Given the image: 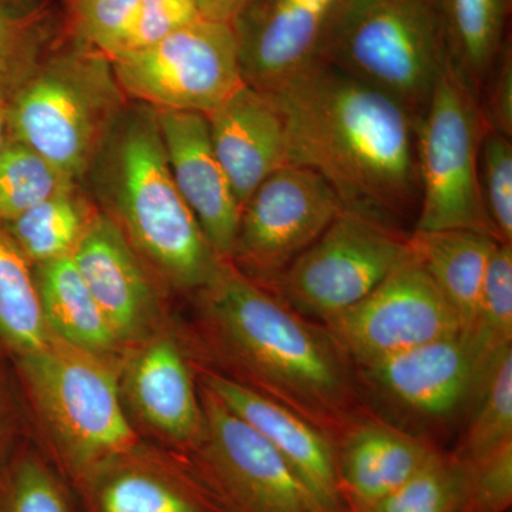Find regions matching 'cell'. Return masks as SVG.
<instances>
[{"label":"cell","instance_id":"7a4b0ae2","mask_svg":"<svg viewBox=\"0 0 512 512\" xmlns=\"http://www.w3.org/2000/svg\"><path fill=\"white\" fill-rule=\"evenodd\" d=\"M198 296L218 373L301 414L336 444L369 413L355 366L328 330L231 262H221Z\"/></svg>","mask_w":512,"mask_h":512},{"label":"cell","instance_id":"277c9868","mask_svg":"<svg viewBox=\"0 0 512 512\" xmlns=\"http://www.w3.org/2000/svg\"><path fill=\"white\" fill-rule=\"evenodd\" d=\"M319 59L389 94L416 123L448 62L433 0H333Z\"/></svg>","mask_w":512,"mask_h":512},{"label":"cell","instance_id":"ba28073f","mask_svg":"<svg viewBox=\"0 0 512 512\" xmlns=\"http://www.w3.org/2000/svg\"><path fill=\"white\" fill-rule=\"evenodd\" d=\"M355 369L365 403L384 410L383 420L420 437L423 430L470 413L493 367L484 365L473 340L460 330Z\"/></svg>","mask_w":512,"mask_h":512},{"label":"cell","instance_id":"8992f818","mask_svg":"<svg viewBox=\"0 0 512 512\" xmlns=\"http://www.w3.org/2000/svg\"><path fill=\"white\" fill-rule=\"evenodd\" d=\"M20 367L57 464L73 485L140 443L109 359L52 333L45 348L20 356Z\"/></svg>","mask_w":512,"mask_h":512},{"label":"cell","instance_id":"7402d4cb","mask_svg":"<svg viewBox=\"0 0 512 512\" xmlns=\"http://www.w3.org/2000/svg\"><path fill=\"white\" fill-rule=\"evenodd\" d=\"M498 242L468 229L413 231L409 247L467 330L476 315L488 264Z\"/></svg>","mask_w":512,"mask_h":512},{"label":"cell","instance_id":"2e32d148","mask_svg":"<svg viewBox=\"0 0 512 512\" xmlns=\"http://www.w3.org/2000/svg\"><path fill=\"white\" fill-rule=\"evenodd\" d=\"M121 397L158 439L185 454L201 439L204 416L190 363L171 336H148L127 360Z\"/></svg>","mask_w":512,"mask_h":512},{"label":"cell","instance_id":"3957f363","mask_svg":"<svg viewBox=\"0 0 512 512\" xmlns=\"http://www.w3.org/2000/svg\"><path fill=\"white\" fill-rule=\"evenodd\" d=\"M87 174L107 215L170 284L200 291L214 278L222 259L174 183L157 110H121Z\"/></svg>","mask_w":512,"mask_h":512},{"label":"cell","instance_id":"74e56055","mask_svg":"<svg viewBox=\"0 0 512 512\" xmlns=\"http://www.w3.org/2000/svg\"><path fill=\"white\" fill-rule=\"evenodd\" d=\"M201 16L217 22H231L248 0H195Z\"/></svg>","mask_w":512,"mask_h":512},{"label":"cell","instance_id":"d590c367","mask_svg":"<svg viewBox=\"0 0 512 512\" xmlns=\"http://www.w3.org/2000/svg\"><path fill=\"white\" fill-rule=\"evenodd\" d=\"M201 18L195 0H140L136 25L121 56L146 49Z\"/></svg>","mask_w":512,"mask_h":512},{"label":"cell","instance_id":"1f68e13d","mask_svg":"<svg viewBox=\"0 0 512 512\" xmlns=\"http://www.w3.org/2000/svg\"><path fill=\"white\" fill-rule=\"evenodd\" d=\"M74 42L114 60L136 25L140 0H66Z\"/></svg>","mask_w":512,"mask_h":512},{"label":"cell","instance_id":"ffe728a7","mask_svg":"<svg viewBox=\"0 0 512 512\" xmlns=\"http://www.w3.org/2000/svg\"><path fill=\"white\" fill-rule=\"evenodd\" d=\"M336 446L340 490L348 512L383 500L441 451L370 412L357 419Z\"/></svg>","mask_w":512,"mask_h":512},{"label":"cell","instance_id":"603a6c76","mask_svg":"<svg viewBox=\"0 0 512 512\" xmlns=\"http://www.w3.org/2000/svg\"><path fill=\"white\" fill-rule=\"evenodd\" d=\"M33 275L43 316L53 335L104 359L119 350V340L72 255L36 265Z\"/></svg>","mask_w":512,"mask_h":512},{"label":"cell","instance_id":"83f0119b","mask_svg":"<svg viewBox=\"0 0 512 512\" xmlns=\"http://www.w3.org/2000/svg\"><path fill=\"white\" fill-rule=\"evenodd\" d=\"M74 188L76 181L33 148L6 138L0 148V225Z\"/></svg>","mask_w":512,"mask_h":512},{"label":"cell","instance_id":"8fae6325","mask_svg":"<svg viewBox=\"0 0 512 512\" xmlns=\"http://www.w3.org/2000/svg\"><path fill=\"white\" fill-rule=\"evenodd\" d=\"M198 390L204 426L184 456L228 512H328L258 431Z\"/></svg>","mask_w":512,"mask_h":512},{"label":"cell","instance_id":"e575fe53","mask_svg":"<svg viewBox=\"0 0 512 512\" xmlns=\"http://www.w3.org/2000/svg\"><path fill=\"white\" fill-rule=\"evenodd\" d=\"M463 512H507L512 504V441L466 463Z\"/></svg>","mask_w":512,"mask_h":512},{"label":"cell","instance_id":"5bb4252c","mask_svg":"<svg viewBox=\"0 0 512 512\" xmlns=\"http://www.w3.org/2000/svg\"><path fill=\"white\" fill-rule=\"evenodd\" d=\"M73 487L83 512H228L184 454L141 441Z\"/></svg>","mask_w":512,"mask_h":512},{"label":"cell","instance_id":"d6986e66","mask_svg":"<svg viewBox=\"0 0 512 512\" xmlns=\"http://www.w3.org/2000/svg\"><path fill=\"white\" fill-rule=\"evenodd\" d=\"M325 16L295 0H248L229 22L244 83L271 92L319 59Z\"/></svg>","mask_w":512,"mask_h":512},{"label":"cell","instance_id":"8d00e7d4","mask_svg":"<svg viewBox=\"0 0 512 512\" xmlns=\"http://www.w3.org/2000/svg\"><path fill=\"white\" fill-rule=\"evenodd\" d=\"M485 128L512 138V49L508 39L478 94Z\"/></svg>","mask_w":512,"mask_h":512},{"label":"cell","instance_id":"484cf974","mask_svg":"<svg viewBox=\"0 0 512 512\" xmlns=\"http://www.w3.org/2000/svg\"><path fill=\"white\" fill-rule=\"evenodd\" d=\"M92 217L74 188L40 202L2 227L23 256L39 265L72 255Z\"/></svg>","mask_w":512,"mask_h":512},{"label":"cell","instance_id":"ac0fdd59","mask_svg":"<svg viewBox=\"0 0 512 512\" xmlns=\"http://www.w3.org/2000/svg\"><path fill=\"white\" fill-rule=\"evenodd\" d=\"M157 114L174 183L215 254L228 261L241 205L215 156L207 116L174 110Z\"/></svg>","mask_w":512,"mask_h":512},{"label":"cell","instance_id":"d4e9b609","mask_svg":"<svg viewBox=\"0 0 512 512\" xmlns=\"http://www.w3.org/2000/svg\"><path fill=\"white\" fill-rule=\"evenodd\" d=\"M29 264L0 225V339L20 356L45 348L52 338Z\"/></svg>","mask_w":512,"mask_h":512},{"label":"cell","instance_id":"9c48e42d","mask_svg":"<svg viewBox=\"0 0 512 512\" xmlns=\"http://www.w3.org/2000/svg\"><path fill=\"white\" fill-rule=\"evenodd\" d=\"M409 249V235L343 211L268 291L323 323L375 291Z\"/></svg>","mask_w":512,"mask_h":512},{"label":"cell","instance_id":"f1b7e54d","mask_svg":"<svg viewBox=\"0 0 512 512\" xmlns=\"http://www.w3.org/2000/svg\"><path fill=\"white\" fill-rule=\"evenodd\" d=\"M454 456L476 461L512 441V348L501 353L470 410Z\"/></svg>","mask_w":512,"mask_h":512},{"label":"cell","instance_id":"f546056e","mask_svg":"<svg viewBox=\"0 0 512 512\" xmlns=\"http://www.w3.org/2000/svg\"><path fill=\"white\" fill-rule=\"evenodd\" d=\"M468 333L478 356L493 367L512 348V244L498 242L485 274L476 315Z\"/></svg>","mask_w":512,"mask_h":512},{"label":"cell","instance_id":"7c38bea8","mask_svg":"<svg viewBox=\"0 0 512 512\" xmlns=\"http://www.w3.org/2000/svg\"><path fill=\"white\" fill-rule=\"evenodd\" d=\"M343 211L338 194L318 173L284 165L242 205L228 262L269 289Z\"/></svg>","mask_w":512,"mask_h":512},{"label":"cell","instance_id":"d6a6232c","mask_svg":"<svg viewBox=\"0 0 512 512\" xmlns=\"http://www.w3.org/2000/svg\"><path fill=\"white\" fill-rule=\"evenodd\" d=\"M0 512H79L66 484L46 460L25 454L0 484Z\"/></svg>","mask_w":512,"mask_h":512},{"label":"cell","instance_id":"4dcf8cb0","mask_svg":"<svg viewBox=\"0 0 512 512\" xmlns=\"http://www.w3.org/2000/svg\"><path fill=\"white\" fill-rule=\"evenodd\" d=\"M466 487V464L440 451L392 494L359 512H463Z\"/></svg>","mask_w":512,"mask_h":512},{"label":"cell","instance_id":"836d02e7","mask_svg":"<svg viewBox=\"0 0 512 512\" xmlns=\"http://www.w3.org/2000/svg\"><path fill=\"white\" fill-rule=\"evenodd\" d=\"M478 190L495 241L512 244L511 138L488 128L478 154Z\"/></svg>","mask_w":512,"mask_h":512},{"label":"cell","instance_id":"52a82bcc","mask_svg":"<svg viewBox=\"0 0 512 512\" xmlns=\"http://www.w3.org/2000/svg\"><path fill=\"white\" fill-rule=\"evenodd\" d=\"M484 131L476 94L447 62L416 123L420 207L413 231L468 229L494 238L478 190Z\"/></svg>","mask_w":512,"mask_h":512},{"label":"cell","instance_id":"f35d334b","mask_svg":"<svg viewBox=\"0 0 512 512\" xmlns=\"http://www.w3.org/2000/svg\"><path fill=\"white\" fill-rule=\"evenodd\" d=\"M6 110H8V101L0 99V148L5 144L8 138V120H6Z\"/></svg>","mask_w":512,"mask_h":512},{"label":"cell","instance_id":"44dd1931","mask_svg":"<svg viewBox=\"0 0 512 512\" xmlns=\"http://www.w3.org/2000/svg\"><path fill=\"white\" fill-rule=\"evenodd\" d=\"M215 156L239 205L286 165L284 121L268 94L244 84L207 114Z\"/></svg>","mask_w":512,"mask_h":512},{"label":"cell","instance_id":"e0dca14e","mask_svg":"<svg viewBox=\"0 0 512 512\" xmlns=\"http://www.w3.org/2000/svg\"><path fill=\"white\" fill-rule=\"evenodd\" d=\"M72 258L120 346L151 336L156 292L140 255L109 215L90 218Z\"/></svg>","mask_w":512,"mask_h":512},{"label":"cell","instance_id":"9a60e30c","mask_svg":"<svg viewBox=\"0 0 512 512\" xmlns=\"http://www.w3.org/2000/svg\"><path fill=\"white\" fill-rule=\"evenodd\" d=\"M200 384L288 461L326 511L348 512L340 490L338 446L332 437L301 414L211 367H201Z\"/></svg>","mask_w":512,"mask_h":512},{"label":"cell","instance_id":"30bf717a","mask_svg":"<svg viewBox=\"0 0 512 512\" xmlns=\"http://www.w3.org/2000/svg\"><path fill=\"white\" fill-rule=\"evenodd\" d=\"M111 66L124 93L158 111L207 116L245 84L231 25L204 18Z\"/></svg>","mask_w":512,"mask_h":512},{"label":"cell","instance_id":"4fadbf2b","mask_svg":"<svg viewBox=\"0 0 512 512\" xmlns=\"http://www.w3.org/2000/svg\"><path fill=\"white\" fill-rule=\"evenodd\" d=\"M320 325L355 367L463 330L457 313L410 249L375 291Z\"/></svg>","mask_w":512,"mask_h":512},{"label":"cell","instance_id":"cb8c5ba5","mask_svg":"<svg viewBox=\"0 0 512 512\" xmlns=\"http://www.w3.org/2000/svg\"><path fill=\"white\" fill-rule=\"evenodd\" d=\"M443 28L448 62L478 99L510 35L511 0H433Z\"/></svg>","mask_w":512,"mask_h":512},{"label":"cell","instance_id":"6da1fadb","mask_svg":"<svg viewBox=\"0 0 512 512\" xmlns=\"http://www.w3.org/2000/svg\"><path fill=\"white\" fill-rule=\"evenodd\" d=\"M264 93L284 121L286 165L318 173L345 211L407 234L420 181L416 119L403 104L322 59Z\"/></svg>","mask_w":512,"mask_h":512},{"label":"cell","instance_id":"4316f807","mask_svg":"<svg viewBox=\"0 0 512 512\" xmlns=\"http://www.w3.org/2000/svg\"><path fill=\"white\" fill-rule=\"evenodd\" d=\"M50 19L43 0H0V99L9 101L45 56Z\"/></svg>","mask_w":512,"mask_h":512},{"label":"cell","instance_id":"5b68a950","mask_svg":"<svg viewBox=\"0 0 512 512\" xmlns=\"http://www.w3.org/2000/svg\"><path fill=\"white\" fill-rule=\"evenodd\" d=\"M111 60L74 42L43 57L8 101V136L82 180L123 107Z\"/></svg>","mask_w":512,"mask_h":512}]
</instances>
